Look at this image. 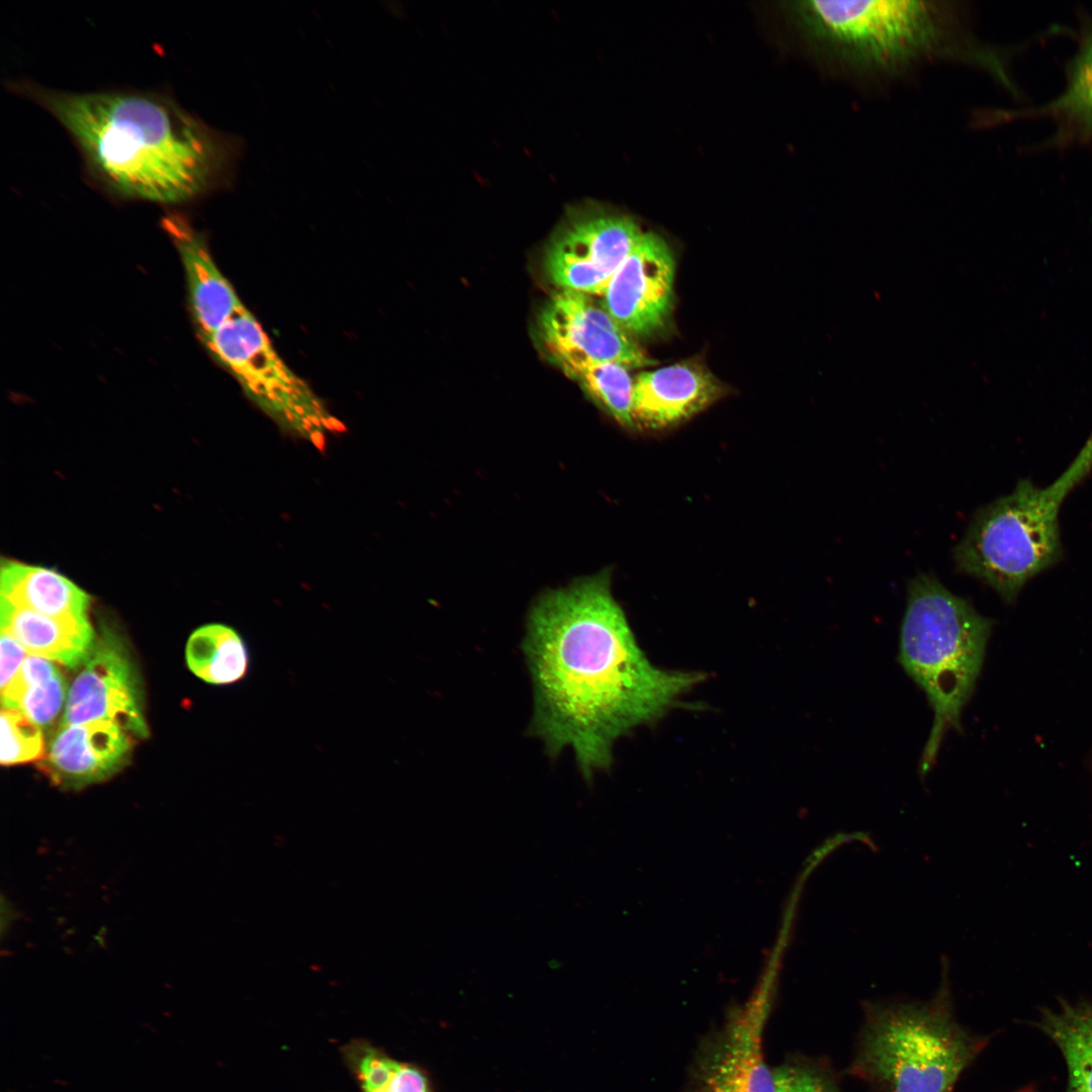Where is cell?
Segmentation results:
<instances>
[{"instance_id":"cell-7","label":"cell","mask_w":1092,"mask_h":1092,"mask_svg":"<svg viewBox=\"0 0 1092 1092\" xmlns=\"http://www.w3.org/2000/svg\"><path fill=\"white\" fill-rule=\"evenodd\" d=\"M202 343L246 396L285 434L323 451L329 437L346 430L306 381L284 362L247 308Z\"/></svg>"},{"instance_id":"cell-24","label":"cell","mask_w":1092,"mask_h":1092,"mask_svg":"<svg viewBox=\"0 0 1092 1092\" xmlns=\"http://www.w3.org/2000/svg\"><path fill=\"white\" fill-rule=\"evenodd\" d=\"M0 761L4 765L39 759L43 755L40 726L22 712L2 708Z\"/></svg>"},{"instance_id":"cell-23","label":"cell","mask_w":1092,"mask_h":1092,"mask_svg":"<svg viewBox=\"0 0 1092 1092\" xmlns=\"http://www.w3.org/2000/svg\"><path fill=\"white\" fill-rule=\"evenodd\" d=\"M629 370L618 362H598L583 367L571 378L605 413L621 426L633 430L634 378Z\"/></svg>"},{"instance_id":"cell-13","label":"cell","mask_w":1092,"mask_h":1092,"mask_svg":"<svg viewBox=\"0 0 1092 1092\" xmlns=\"http://www.w3.org/2000/svg\"><path fill=\"white\" fill-rule=\"evenodd\" d=\"M131 745V735L110 721L62 725L39 761V768L64 790L82 789L118 771Z\"/></svg>"},{"instance_id":"cell-4","label":"cell","mask_w":1092,"mask_h":1092,"mask_svg":"<svg viewBox=\"0 0 1092 1092\" xmlns=\"http://www.w3.org/2000/svg\"><path fill=\"white\" fill-rule=\"evenodd\" d=\"M992 621L932 574L907 583L899 662L925 692L934 721L920 770L933 765L944 734L960 729L961 714L979 676Z\"/></svg>"},{"instance_id":"cell-10","label":"cell","mask_w":1092,"mask_h":1092,"mask_svg":"<svg viewBox=\"0 0 1092 1092\" xmlns=\"http://www.w3.org/2000/svg\"><path fill=\"white\" fill-rule=\"evenodd\" d=\"M768 993L761 991L700 1043L688 1092H776L762 1052Z\"/></svg>"},{"instance_id":"cell-9","label":"cell","mask_w":1092,"mask_h":1092,"mask_svg":"<svg viewBox=\"0 0 1092 1092\" xmlns=\"http://www.w3.org/2000/svg\"><path fill=\"white\" fill-rule=\"evenodd\" d=\"M537 336L546 356L569 377L598 362L632 368L654 364L645 351L590 295L559 289L542 306Z\"/></svg>"},{"instance_id":"cell-18","label":"cell","mask_w":1092,"mask_h":1092,"mask_svg":"<svg viewBox=\"0 0 1092 1092\" xmlns=\"http://www.w3.org/2000/svg\"><path fill=\"white\" fill-rule=\"evenodd\" d=\"M1 599L55 618H88L89 596L55 570L5 560L0 574Z\"/></svg>"},{"instance_id":"cell-15","label":"cell","mask_w":1092,"mask_h":1092,"mask_svg":"<svg viewBox=\"0 0 1092 1092\" xmlns=\"http://www.w3.org/2000/svg\"><path fill=\"white\" fill-rule=\"evenodd\" d=\"M162 226L180 256L188 299L201 341L246 309L235 288L216 266L203 236L183 215L169 212Z\"/></svg>"},{"instance_id":"cell-5","label":"cell","mask_w":1092,"mask_h":1092,"mask_svg":"<svg viewBox=\"0 0 1092 1092\" xmlns=\"http://www.w3.org/2000/svg\"><path fill=\"white\" fill-rule=\"evenodd\" d=\"M1092 472V432L1067 469L1045 487L1030 479L980 508L954 547L957 568L1012 603L1031 578L1063 557L1059 515Z\"/></svg>"},{"instance_id":"cell-19","label":"cell","mask_w":1092,"mask_h":1092,"mask_svg":"<svg viewBox=\"0 0 1092 1092\" xmlns=\"http://www.w3.org/2000/svg\"><path fill=\"white\" fill-rule=\"evenodd\" d=\"M1038 1026L1064 1056L1069 1092H1092V1002L1062 1001L1041 1013Z\"/></svg>"},{"instance_id":"cell-12","label":"cell","mask_w":1092,"mask_h":1092,"mask_svg":"<svg viewBox=\"0 0 1092 1092\" xmlns=\"http://www.w3.org/2000/svg\"><path fill=\"white\" fill-rule=\"evenodd\" d=\"M674 267L667 243L643 233L609 280L602 306L631 336L659 332L672 307Z\"/></svg>"},{"instance_id":"cell-17","label":"cell","mask_w":1092,"mask_h":1092,"mask_svg":"<svg viewBox=\"0 0 1092 1092\" xmlns=\"http://www.w3.org/2000/svg\"><path fill=\"white\" fill-rule=\"evenodd\" d=\"M1 632L14 638L29 655L70 667L83 664L95 639L86 619L55 618L0 600Z\"/></svg>"},{"instance_id":"cell-26","label":"cell","mask_w":1092,"mask_h":1092,"mask_svg":"<svg viewBox=\"0 0 1092 1092\" xmlns=\"http://www.w3.org/2000/svg\"><path fill=\"white\" fill-rule=\"evenodd\" d=\"M0 687L3 690L16 675L26 658L25 649L11 636L1 632Z\"/></svg>"},{"instance_id":"cell-22","label":"cell","mask_w":1092,"mask_h":1092,"mask_svg":"<svg viewBox=\"0 0 1092 1092\" xmlns=\"http://www.w3.org/2000/svg\"><path fill=\"white\" fill-rule=\"evenodd\" d=\"M344 1055L362 1092H431L419 1068L390 1058L367 1041L349 1043Z\"/></svg>"},{"instance_id":"cell-21","label":"cell","mask_w":1092,"mask_h":1092,"mask_svg":"<svg viewBox=\"0 0 1092 1092\" xmlns=\"http://www.w3.org/2000/svg\"><path fill=\"white\" fill-rule=\"evenodd\" d=\"M67 682L55 664L27 656L14 678L1 690L2 708L22 712L39 726H47L60 712Z\"/></svg>"},{"instance_id":"cell-8","label":"cell","mask_w":1092,"mask_h":1092,"mask_svg":"<svg viewBox=\"0 0 1092 1092\" xmlns=\"http://www.w3.org/2000/svg\"><path fill=\"white\" fill-rule=\"evenodd\" d=\"M643 233L629 215L590 200L575 203L546 246V275L559 289L602 295Z\"/></svg>"},{"instance_id":"cell-1","label":"cell","mask_w":1092,"mask_h":1092,"mask_svg":"<svg viewBox=\"0 0 1092 1092\" xmlns=\"http://www.w3.org/2000/svg\"><path fill=\"white\" fill-rule=\"evenodd\" d=\"M522 648L534 691L530 731L551 756L570 747L585 780L610 767L620 737L663 717L704 679L649 660L607 569L541 594Z\"/></svg>"},{"instance_id":"cell-14","label":"cell","mask_w":1092,"mask_h":1092,"mask_svg":"<svg viewBox=\"0 0 1092 1092\" xmlns=\"http://www.w3.org/2000/svg\"><path fill=\"white\" fill-rule=\"evenodd\" d=\"M720 382L702 365L680 362L634 377L636 428L658 431L689 420L722 394Z\"/></svg>"},{"instance_id":"cell-6","label":"cell","mask_w":1092,"mask_h":1092,"mask_svg":"<svg viewBox=\"0 0 1092 1092\" xmlns=\"http://www.w3.org/2000/svg\"><path fill=\"white\" fill-rule=\"evenodd\" d=\"M978 1052L939 1004H902L868 1017L853 1070L890 1092H949Z\"/></svg>"},{"instance_id":"cell-3","label":"cell","mask_w":1092,"mask_h":1092,"mask_svg":"<svg viewBox=\"0 0 1092 1092\" xmlns=\"http://www.w3.org/2000/svg\"><path fill=\"white\" fill-rule=\"evenodd\" d=\"M787 11L809 49L833 75L877 83L935 62L990 73L1015 92L1010 52L979 40L962 9L938 1H794Z\"/></svg>"},{"instance_id":"cell-25","label":"cell","mask_w":1092,"mask_h":1092,"mask_svg":"<svg viewBox=\"0 0 1092 1092\" xmlns=\"http://www.w3.org/2000/svg\"><path fill=\"white\" fill-rule=\"evenodd\" d=\"M776 1092H838L831 1078L806 1062L790 1061L772 1069Z\"/></svg>"},{"instance_id":"cell-16","label":"cell","mask_w":1092,"mask_h":1092,"mask_svg":"<svg viewBox=\"0 0 1092 1092\" xmlns=\"http://www.w3.org/2000/svg\"><path fill=\"white\" fill-rule=\"evenodd\" d=\"M1078 16V47L1065 66L1063 92L1040 106L983 113V122L1046 116L1055 121L1056 130L1042 147L1064 148L1092 140V17L1084 11Z\"/></svg>"},{"instance_id":"cell-20","label":"cell","mask_w":1092,"mask_h":1092,"mask_svg":"<svg viewBox=\"0 0 1092 1092\" xmlns=\"http://www.w3.org/2000/svg\"><path fill=\"white\" fill-rule=\"evenodd\" d=\"M189 669L213 685L236 682L249 670V653L241 635L232 627L212 623L197 628L186 644Z\"/></svg>"},{"instance_id":"cell-11","label":"cell","mask_w":1092,"mask_h":1092,"mask_svg":"<svg viewBox=\"0 0 1092 1092\" xmlns=\"http://www.w3.org/2000/svg\"><path fill=\"white\" fill-rule=\"evenodd\" d=\"M110 721L129 735L148 736L141 690L119 638L103 631L71 685L62 725Z\"/></svg>"},{"instance_id":"cell-2","label":"cell","mask_w":1092,"mask_h":1092,"mask_svg":"<svg viewBox=\"0 0 1092 1092\" xmlns=\"http://www.w3.org/2000/svg\"><path fill=\"white\" fill-rule=\"evenodd\" d=\"M7 87L66 129L89 182L113 198L180 205L234 185L242 139L211 127L168 90L72 92L28 79Z\"/></svg>"},{"instance_id":"cell-27","label":"cell","mask_w":1092,"mask_h":1092,"mask_svg":"<svg viewBox=\"0 0 1092 1092\" xmlns=\"http://www.w3.org/2000/svg\"><path fill=\"white\" fill-rule=\"evenodd\" d=\"M949 1092H951V1091H949Z\"/></svg>"}]
</instances>
